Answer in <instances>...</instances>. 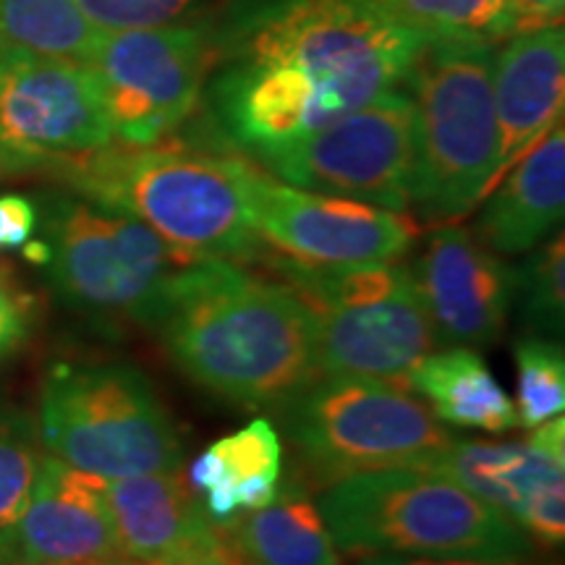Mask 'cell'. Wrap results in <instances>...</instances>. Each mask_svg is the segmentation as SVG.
I'll return each mask as SVG.
<instances>
[{
    "label": "cell",
    "instance_id": "7402d4cb",
    "mask_svg": "<svg viewBox=\"0 0 565 565\" xmlns=\"http://www.w3.org/2000/svg\"><path fill=\"white\" fill-rule=\"evenodd\" d=\"M408 387L424 395L443 424L503 435L519 427L513 398L494 380L477 349L450 345L427 353L408 374Z\"/></svg>",
    "mask_w": 565,
    "mask_h": 565
},
{
    "label": "cell",
    "instance_id": "277c9868",
    "mask_svg": "<svg viewBox=\"0 0 565 565\" xmlns=\"http://www.w3.org/2000/svg\"><path fill=\"white\" fill-rule=\"evenodd\" d=\"M494 47L482 40H427L408 87L414 100L412 204L429 225L461 221L498 179Z\"/></svg>",
    "mask_w": 565,
    "mask_h": 565
},
{
    "label": "cell",
    "instance_id": "7a4b0ae2",
    "mask_svg": "<svg viewBox=\"0 0 565 565\" xmlns=\"http://www.w3.org/2000/svg\"><path fill=\"white\" fill-rule=\"evenodd\" d=\"M238 154H217L181 141L110 145L61 168L63 179L97 207L124 212L189 259H254L263 238L246 200Z\"/></svg>",
    "mask_w": 565,
    "mask_h": 565
},
{
    "label": "cell",
    "instance_id": "484cf974",
    "mask_svg": "<svg viewBox=\"0 0 565 565\" xmlns=\"http://www.w3.org/2000/svg\"><path fill=\"white\" fill-rule=\"evenodd\" d=\"M521 324L532 335L561 338L565 328V242L563 233L534 246L515 267V296Z\"/></svg>",
    "mask_w": 565,
    "mask_h": 565
},
{
    "label": "cell",
    "instance_id": "8992f818",
    "mask_svg": "<svg viewBox=\"0 0 565 565\" xmlns=\"http://www.w3.org/2000/svg\"><path fill=\"white\" fill-rule=\"evenodd\" d=\"M424 42L374 0H291L263 19L238 58L299 76L312 87L330 126L398 89Z\"/></svg>",
    "mask_w": 565,
    "mask_h": 565
},
{
    "label": "cell",
    "instance_id": "4316f807",
    "mask_svg": "<svg viewBox=\"0 0 565 565\" xmlns=\"http://www.w3.org/2000/svg\"><path fill=\"white\" fill-rule=\"evenodd\" d=\"M519 366L515 416L519 427L534 429L565 412V351L557 338L521 335L513 345Z\"/></svg>",
    "mask_w": 565,
    "mask_h": 565
},
{
    "label": "cell",
    "instance_id": "f1b7e54d",
    "mask_svg": "<svg viewBox=\"0 0 565 565\" xmlns=\"http://www.w3.org/2000/svg\"><path fill=\"white\" fill-rule=\"evenodd\" d=\"M34 328V301L17 278L0 267V362L30 341Z\"/></svg>",
    "mask_w": 565,
    "mask_h": 565
},
{
    "label": "cell",
    "instance_id": "d6a6232c",
    "mask_svg": "<svg viewBox=\"0 0 565 565\" xmlns=\"http://www.w3.org/2000/svg\"><path fill=\"white\" fill-rule=\"evenodd\" d=\"M179 565H236V563L223 561V557H196V561H186V563H179Z\"/></svg>",
    "mask_w": 565,
    "mask_h": 565
},
{
    "label": "cell",
    "instance_id": "9c48e42d",
    "mask_svg": "<svg viewBox=\"0 0 565 565\" xmlns=\"http://www.w3.org/2000/svg\"><path fill=\"white\" fill-rule=\"evenodd\" d=\"M288 440L324 482L383 469H427L456 440L404 385L315 380L280 406Z\"/></svg>",
    "mask_w": 565,
    "mask_h": 565
},
{
    "label": "cell",
    "instance_id": "83f0119b",
    "mask_svg": "<svg viewBox=\"0 0 565 565\" xmlns=\"http://www.w3.org/2000/svg\"><path fill=\"white\" fill-rule=\"evenodd\" d=\"M97 30H141L179 17L192 0H76Z\"/></svg>",
    "mask_w": 565,
    "mask_h": 565
},
{
    "label": "cell",
    "instance_id": "5b68a950",
    "mask_svg": "<svg viewBox=\"0 0 565 565\" xmlns=\"http://www.w3.org/2000/svg\"><path fill=\"white\" fill-rule=\"evenodd\" d=\"M315 322L320 377H359L406 385L437 338L412 267L393 263L307 265L278 257Z\"/></svg>",
    "mask_w": 565,
    "mask_h": 565
},
{
    "label": "cell",
    "instance_id": "d6986e66",
    "mask_svg": "<svg viewBox=\"0 0 565 565\" xmlns=\"http://www.w3.org/2000/svg\"><path fill=\"white\" fill-rule=\"evenodd\" d=\"M565 131L563 121L494 183L477 217L475 236L494 254H526L563 223Z\"/></svg>",
    "mask_w": 565,
    "mask_h": 565
},
{
    "label": "cell",
    "instance_id": "9a60e30c",
    "mask_svg": "<svg viewBox=\"0 0 565 565\" xmlns=\"http://www.w3.org/2000/svg\"><path fill=\"white\" fill-rule=\"evenodd\" d=\"M412 273L437 345L484 349L503 335L515 303V267L479 242L475 231L437 225Z\"/></svg>",
    "mask_w": 565,
    "mask_h": 565
},
{
    "label": "cell",
    "instance_id": "d4e9b609",
    "mask_svg": "<svg viewBox=\"0 0 565 565\" xmlns=\"http://www.w3.org/2000/svg\"><path fill=\"white\" fill-rule=\"evenodd\" d=\"M42 456L38 422L24 408L0 401V557L30 503Z\"/></svg>",
    "mask_w": 565,
    "mask_h": 565
},
{
    "label": "cell",
    "instance_id": "52a82bcc",
    "mask_svg": "<svg viewBox=\"0 0 565 565\" xmlns=\"http://www.w3.org/2000/svg\"><path fill=\"white\" fill-rule=\"evenodd\" d=\"M45 454L103 479L181 469L183 443L147 374L121 362H66L42 383Z\"/></svg>",
    "mask_w": 565,
    "mask_h": 565
},
{
    "label": "cell",
    "instance_id": "4dcf8cb0",
    "mask_svg": "<svg viewBox=\"0 0 565 565\" xmlns=\"http://www.w3.org/2000/svg\"><path fill=\"white\" fill-rule=\"evenodd\" d=\"M40 212L30 196L0 194V252L21 249L38 231Z\"/></svg>",
    "mask_w": 565,
    "mask_h": 565
},
{
    "label": "cell",
    "instance_id": "7c38bea8",
    "mask_svg": "<svg viewBox=\"0 0 565 565\" xmlns=\"http://www.w3.org/2000/svg\"><path fill=\"white\" fill-rule=\"evenodd\" d=\"M113 139L87 66L0 51V175H55Z\"/></svg>",
    "mask_w": 565,
    "mask_h": 565
},
{
    "label": "cell",
    "instance_id": "ac0fdd59",
    "mask_svg": "<svg viewBox=\"0 0 565 565\" xmlns=\"http://www.w3.org/2000/svg\"><path fill=\"white\" fill-rule=\"evenodd\" d=\"M494 116H498V183L529 150L563 121L565 34L563 26L515 34L494 55Z\"/></svg>",
    "mask_w": 565,
    "mask_h": 565
},
{
    "label": "cell",
    "instance_id": "e0dca14e",
    "mask_svg": "<svg viewBox=\"0 0 565 565\" xmlns=\"http://www.w3.org/2000/svg\"><path fill=\"white\" fill-rule=\"evenodd\" d=\"M105 492L121 557L145 565H179L196 557L231 561L221 529L183 482L181 469L105 479Z\"/></svg>",
    "mask_w": 565,
    "mask_h": 565
},
{
    "label": "cell",
    "instance_id": "8fae6325",
    "mask_svg": "<svg viewBox=\"0 0 565 565\" xmlns=\"http://www.w3.org/2000/svg\"><path fill=\"white\" fill-rule=\"evenodd\" d=\"M217 53L200 26L110 30L95 42V74L113 137L124 145L168 139L200 105Z\"/></svg>",
    "mask_w": 565,
    "mask_h": 565
},
{
    "label": "cell",
    "instance_id": "3957f363",
    "mask_svg": "<svg viewBox=\"0 0 565 565\" xmlns=\"http://www.w3.org/2000/svg\"><path fill=\"white\" fill-rule=\"evenodd\" d=\"M338 550L437 561H526L534 542L519 526L429 469H383L330 482L320 498Z\"/></svg>",
    "mask_w": 565,
    "mask_h": 565
},
{
    "label": "cell",
    "instance_id": "5bb4252c",
    "mask_svg": "<svg viewBox=\"0 0 565 565\" xmlns=\"http://www.w3.org/2000/svg\"><path fill=\"white\" fill-rule=\"evenodd\" d=\"M505 513L532 542L565 540V419L534 427L524 443L456 440L427 466Z\"/></svg>",
    "mask_w": 565,
    "mask_h": 565
},
{
    "label": "cell",
    "instance_id": "4fadbf2b",
    "mask_svg": "<svg viewBox=\"0 0 565 565\" xmlns=\"http://www.w3.org/2000/svg\"><path fill=\"white\" fill-rule=\"evenodd\" d=\"M246 200L259 238L307 265L395 263L419 233L406 212L296 189L254 160L246 168Z\"/></svg>",
    "mask_w": 565,
    "mask_h": 565
},
{
    "label": "cell",
    "instance_id": "1f68e13d",
    "mask_svg": "<svg viewBox=\"0 0 565 565\" xmlns=\"http://www.w3.org/2000/svg\"><path fill=\"white\" fill-rule=\"evenodd\" d=\"M359 565H550L526 561H437V557H404V555H366Z\"/></svg>",
    "mask_w": 565,
    "mask_h": 565
},
{
    "label": "cell",
    "instance_id": "ffe728a7",
    "mask_svg": "<svg viewBox=\"0 0 565 565\" xmlns=\"http://www.w3.org/2000/svg\"><path fill=\"white\" fill-rule=\"evenodd\" d=\"M280 484L282 440L265 416L212 443L189 471V487L215 524L273 503Z\"/></svg>",
    "mask_w": 565,
    "mask_h": 565
},
{
    "label": "cell",
    "instance_id": "603a6c76",
    "mask_svg": "<svg viewBox=\"0 0 565 565\" xmlns=\"http://www.w3.org/2000/svg\"><path fill=\"white\" fill-rule=\"evenodd\" d=\"M97 38L76 0H0V51L87 66Z\"/></svg>",
    "mask_w": 565,
    "mask_h": 565
},
{
    "label": "cell",
    "instance_id": "30bf717a",
    "mask_svg": "<svg viewBox=\"0 0 565 565\" xmlns=\"http://www.w3.org/2000/svg\"><path fill=\"white\" fill-rule=\"evenodd\" d=\"M414 118L412 95L391 89L254 162L296 189L406 212L412 204Z\"/></svg>",
    "mask_w": 565,
    "mask_h": 565
},
{
    "label": "cell",
    "instance_id": "6da1fadb",
    "mask_svg": "<svg viewBox=\"0 0 565 565\" xmlns=\"http://www.w3.org/2000/svg\"><path fill=\"white\" fill-rule=\"evenodd\" d=\"M152 330L192 383L244 408L282 406L320 377L315 322L286 282L200 259L168 286Z\"/></svg>",
    "mask_w": 565,
    "mask_h": 565
},
{
    "label": "cell",
    "instance_id": "ba28073f",
    "mask_svg": "<svg viewBox=\"0 0 565 565\" xmlns=\"http://www.w3.org/2000/svg\"><path fill=\"white\" fill-rule=\"evenodd\" d=\"M45 244L55 294L108 328H152L171 280L194 263L137 217L71 196L47 207Z\"/></svg>",
    "mask_w": 565,
    "mask_h": 565
},
{
    "label": "cell",
    "instance_id": "cb8c5ba5",
    "mask_svg": "<svg viewBox=\"0 0 565 565\" xmlns=\"http://www.w3.org/2000/svg\"><path fill=\"white\" fill-rule=\"evenodd\" d=\"M374 6L424 40H503L505 0H374Z\"/></svg>",
    "mask_w": 565,
    "mask_h": 565
},
{
    "label": "cell",
    "instance_id": "44dd1931",
    "mask_svg": "<svg viewBox=\"0 0 565 565\" xmlns=\"http://www.w3.org/2000/svg\"><path fill=\"white\" fill-rule=\"evenodd\" d=\"M217 529L236 565H343L320 503L301 482L280 484L273 503Z\"/></svg>",
    "mask_w": 565,
    "mask_h": 565
},
{
    "label": "cell",
    "instance_id": "2e32d148",
    "mask_svg": "<svg viewBox=\"0 0 565 565\" xmlns=\"http://www.w3.org/2000/svg\"><path fill=\"white\" fill-rule=\"evenodd\" d=\"M118 553L105 479L42 456L0 565H97Z\"/></svg>",
    "mask_w": 565,
    "mask_h": 565
},
{
    "label": "cell",
    "instance_id": "f546056e",
    "mask_svg": "<svg viewBox=\"0 0 565 565\" xmlns=\"http://www.w3.org/2000/svg\"><path fill=\"white\" fill-rule=\"evenodd\" d=\"M565 0H505L503 40L563 26Z\"/></svg>",
    "mask_w": 565,
    "mask_h": 565
},
{
    "label": "cell",
    "instance_id": "836d02e7",
    "mask_svg": "<svg viewBox=\"0 0 565 565\" xmlns=\"http://www.w3.org/2000/svg\"><path fill=\"white\" fill-rule=\"evenodd\" d=\"M97 565H145V563H137V561H129V557H110V561H103Z\"/></svg>",
    "mask_w": 565,
    "mask_h": 565
}]
</instances>
